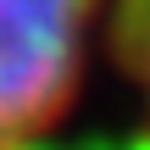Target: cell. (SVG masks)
I'll list each match as a JSON object with an SVG mask.
<instances>
[{
	"label": "cell",
	"instance_id": "obj_1",
	"mask_svg": "<svg viewBox=\"0 0 150 150\" xmlns=\"http://www.w3.org/2000/svg\"><path fill=\"white\" fill-rule=\"evenodd\" d=\"M106 17L111 0H0V150H33L67 122Z\"/></svg>",
	"mask_w": 150,
	"mask_h": 150
},
{
	"label": "cell",
	"instance_id": "obj_2",
	"mask_svg": "<svg viewBox=\"0 0 150 150\" xmlns=\"http://www.w3.org/2000/svg\"><path fill=\"white\" fill-rule=\"evenodd\" d=\"M106 45H111L122 83L134 89V106H139V122L150 139V0H111Z\"/></svg>",
	"mask_w": 150,
	"mask_h": 150
}]
</instances>
